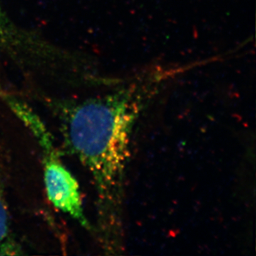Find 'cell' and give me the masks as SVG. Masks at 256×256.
Returning a JSON list of instances; mask_svg holds the SVG:
<instances>
[{"instance_id": "6da1fadb", "label": "cell", "mask_w": 256, "mask_h": 256, "mask_svg": "<svg viewBox=\"0 0 256 256\" xmlns=\"http://www.w3.org/2000/svg\"><path fill=\"white\" fill-rule=\"evenodd\" d=\"M173 68L137 76L117 90L58 107L65 146L90 176L95 191L94 236L106 254L124 252L127 168L134 126Z\"/></svg>"}, {"instance_id": "7a4b0ae2", "label": "cell", "mask_w": 256, "mask_h": 256, "mask_svg": "<svg viewBox=\"0 0 256 256\" xmlns=\"http://www.w3.org/2000/svg\"><path fill=\"white\" fill-rule=\"evenodd\" d=\"M5 98L41 149L44 182L48 200L57 210L94 234V227L84 213L78 182L64 164L48 128L28 104L11 96Z\"/></svg>"}, {"instance_id": "3957f363", "label": "cell", "mask_w": 256, "mask_h": 256, "mask_svg": "<svg viewBox=\"0 0 256 256\" xmlns=\"http://www.w3.org/2000/svg\"><path fill=\"white\" fill-rule=\"evenodd\" d=\"M6 156L0 144V256H18L24 254L15 233L10 212L8 192V166Z\"/></svg>"}, {"instance_id": "277c9868", "label": "cell", "mask_w": 256, "mask_h": 256, "mask_svg": "<svg viewBox=\"0 0 256 256\" xmlns=\"http://www.w3.org/2000/svg\"><path fill=\"white\" fill-rule=\"evenodd\" d=\"M4 16H3L1 8H0V36H2L1 33L3 31V25H4Z\"/></svg>"}]
</instances>
